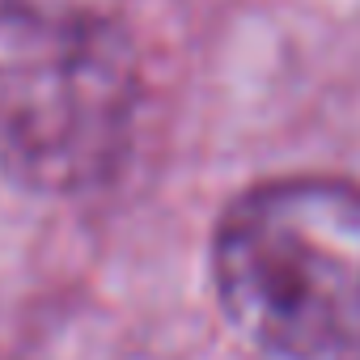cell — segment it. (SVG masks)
Listing matches in <instances>:
<instances>
[{"mask_svg":"<svg viewBox=\"0 0 360 360\" xmlns=\"http://www.w3.org/2000/svg\"><path fill=\"white\" fill-rule=\"evenodd\" d=\"M136 60L89 13L0 9V169L47 195L89 191L119 169L136 119Z\"/></svg>","mask_w":360,"mask_h":360,"instance_id":"cell-2","label":"cell"},{"mask_svg":"<svg viewBox=\"0 0 360 360\" xmlns=\"http://www.w3.org/2000/svg\"><path fill=\"white\" fill-rule=\"evenodd\" d=\"M233 330L271 360H360V187L292 174L238 195L212 242Z\"/></svg>","mask_w":360,"mask_h":360,"instance_id":"cell-1","label":"cell"}]
</instances>
